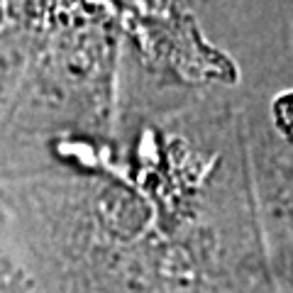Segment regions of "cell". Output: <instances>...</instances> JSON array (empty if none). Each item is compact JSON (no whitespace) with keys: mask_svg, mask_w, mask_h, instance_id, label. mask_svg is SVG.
<instances>
[{"mask_svg":"<svg viewBox=\"0 0 293 293\" xmlns=\"http://www.w3.org/2000/svg\"><path fill=\"white\" fill-rule=\"evenodd\" d=\"M0 293H42L3 201H0Z\"/></svg>","mask_w":293,"mask_h":293,"instance_id":"obj_2","label":"cell"},{"mask_svg":"<svg viewBox=\"0 0 293 293\" xmlns=\"http://www.w3.org/2000/svg\"><path fill=\"white\" fill-rule=\"evenodd\" d=\"M269 120L281 142L293 146V88L278 91L269 103Z\"/></svg>","mask_w":293,"mask_h":293,"instance_id":"obj_3","label":"cell"},{"mask_svg":"<svg viewBox=\"0 0 293 293\" xmlns=\"http://www.w3.org/2000/svg\"><path fill=\"white\" fill-rule=\"evenodd\" d=\"M42 293H208V269L105 154L0 181Z\"/></svg>","mask_w":293,"mask_h":293,"instance_id":"obj_1","label":"cell"}]
</instances>
